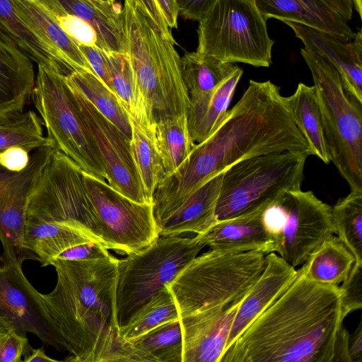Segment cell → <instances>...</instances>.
Segmentation results:
<instances>
[{
  "mask_svg": "<svg viewBox=\"0 0 362 362\" xmlns=\"http://www.w3.org/2000/svg\"><path fill=\"white\" fill-rule=\"evenodd\" d=\"M266 18L298 23L349 40L356 33L348 21L322 0H254Z\"/></svg>",
  "mask_w": 362,
  "mask_h": 362,
  "instance_id": "44dd1931",
  "label": "cell"
},
{
  "mask_svg": "<svg viewBox=\"0 0 362 362\" xmlns=\"http://www.w3.org/2000/svg\"><path fill=\"white\" fill-rule=\"evenodd\" d=\"M243 298L227 308H211L180 318L182 362H220Z\"/></svg>",
  "mask_w": 362,
  "mask_h": 362,
  "instance_id": "9a60e30c",
  "label": "cell"
},
{
  "mask_svg": "<svg viewBox=\"0 0 362 362\" xmlns=\"http://www.w3.org/2000/svg\"><path fill=\"white\" fill-rule=\"evenodd\" d=\"M177 320L180 316L175 301L168 287L164 286L119 327V333L122 338L131 340Z\"/></svg>",
  "mask_w": 362,
  "mask_h": 362,
  "instance_id": "1f68e13d",
  "label": "cell"
},
{
  "mask_svg": "<svg viewBox=\"0 0 362 362\" xmlns=\"http://www.w3.org/2000/svg\"><path fill=\"white\" fill-rule=\"evenodd\" d=\"M50 14L55 18L62 30L78 45L95 46L101 49L97 34L88 23L79 18L63 12Z\"/></svg>",
  "mask_w": 362,
  "mask_h": 362,
  "instance_id": "8d00e7d4",
  "label": "cell"
},
{
  "mask_svg": "<svg viewBox=\"0 0 362 362\" xmlns=\"http://www.w3.org/2000/svg\"><path fill=\"white\" fill-rule=\"evenodd\" d=\"M127 54L148 117L188 115L189 98L175 42L165 37L136 4L124 0Z\"/></svg>",
  "mask_w": 362,
  "mask_h": 362,
  "instance_id": "277c9868",
  "label": "cell"
},
{
  "mask_svg": "<svg viewBox=\"0 0 362 362\" xmlns=\"http://www.w3.org/2000/svg\"><path fill=\"white\" fill-rule=\"evenodd\" d=\"M25 24L47 47L66 74L75 70L94 72L78 45L55 18L35 0H11Z\"/></svg>",
  "mask_w": 362,
  "mask_h": 362,
  "instance_id": "d6986e66",
  "label": "cell"
},
{
  "mask_svg": "<svg viewBox=\"0 0 362 362\" xmlns=\"http://www.w3.org/2000/svg\"><path fill=\"white\" fill-rule=\"evenodd\" d=\"M287 99L294 123L306 140L312 155L329 164L330 160L313 86L299 83L295 92Z\"/></svg>",
  "mask_w": 362,
  "mask_h": 362,
  "instance_id": "4316f807",
  "label": "cell"
},
{
  "mask_svg": "<svg viewBox=\"0 0 362 362\" xmlns=\"http://www.w3.org/2000/svg\"><path fill=\"white\" fill-rule=\"evenodd\" d=\"M289 26L304 48L323 57L339 73L345 88L362 102V37L361 30L349 40L298 23L282 21Z\"/></svg>",
  "mask_w": 362,
  "mask_h": 362,
  "instance_id": "2e32d148",
  "label": "cell"
},
{
  "mask_svg": "<svg viewBox=\"0 0 362 362\" xmlns=\"http://www.w3.org/2000/svg\"><path fill=\"white\" fill-rule=\"evenodd\" d=\"M78 47L94 73L108 88L115 93L107 53L95 46L81 45Z\"/></svg>",
  "mask_w": 362,
  "mask_h": 362,
  "instance_id": "ab89813d",
  "label": "cell"
},
{
  "mask_svg": "<svg viewBox=\"0 0 362 362\" xmlns=\"http://www.w3.org/2000/svg\"><path fill=\"white\" fill-rule=\"evenodd\" d=\"M300 54L313 80L329 160L351 191H362V102L329 62L305 48Z\"/></svg>",
  "mask_w": 362,
  "mask_h": 362,
  "instance_id": "8992f818",
  "label": "cell"
},
{
  "mask_svg": "<svg viewBox=\"0 0 362 362\" xmlns=\"http://www.w3.org/2000/svg\"><path fill=\"white\" fill-rule=\"evenodd\" d=\"M31 348L27 336L10 329L0 337V362H22Z\"/></svg>",
  "mask_w": 362,
  "mask_h": 362,
  "instance_id": "f35d334b",
  "label": "cell"
},
{
  "mask_svg": "<svg viewBox=\"0 0 362 362\" xmlns=\"http://www.w3.org/2000/svg\"><path fill=\"white\" fill-rule=\"evenodd\" d=\"M342 291L298 275L233 341L220 362H334Z\"/></svg>",
  "mask_w": 362,
  "mask_h": 362,
  "instance_id": "6da1fadb",
  "label": "cell"
},
{
  "mask_svg": "<svg viewBox=\"0 0 362 362\" xmlns=\"http://www.w3.org/2000/svg\"><path fill=\"white\" fill-rule=\"evenodd\" d=\"M223 172L206 182L156 225L158 235L177 236L185 232L202 234L211 228L217 221L216 207Z\"/></svg>",
  "mask_w": 362,
  "mask_h": 362,
  "instance_id": "7402d4cb",
  "label": "cell"
},
{
  "mask_svg": "<svg viewBox=\"0 0 362 362\" xmlns=\"http://www.w3.org/2000/svg\"><path fill=\"white\" fill-rule=\"evenodd\" d=\"M353 3V6H354L355 9L358 12L360 17H361V6H362V1L361 0H351Z\"/></svg>",
  "mask_w": 362,
  "mask_h": 362,
  "instance_id": "f5cc1de1",
  "label": "cell"
},
{
  "mask_svg": "<svg viewBox=\"0 0 362 362\" xmlns=\"http://www.w3.org/2000/svg\"><path fill=\"white\" fill-rule=\"evenodd\" d=\"M339 287L342 291L341 317L344 320L350 313L362 308V264L354 263Z\"/></svg>",
  "mask_w": 362,
  "mask_h": 362,
  "instance_id": "74e56055",
  "label": "cell"
},
{
  "mask_svg": "<svg viewBox=\"0 0 362 362\" xmlns=\"http://www.w3.org/2000/svg\"><path fill=\"white\" fill-rule=\"evenodd\" d=\"M154 362H182V338L180 320L163 324L129 340Z\"/></svg>",
  "mask_w": 362,
  "mask_h": 362,
  "instance_id": "d590c367",
  "label": "cell"
},
{
  "mask_svg": "<svg viewBox=\"0 0 362 362\" xmlns=\"http://www.w3.org/2000/svg\"><path fill=\"white\" fill-rule=\"evenodd\" d=\"M132 127L130 149L147 199L152 203L155 189L165 175L154 129L129 117Z\"/></svg>",
  "mask_w": 362,
  "mask_h": 362,
  "instance_id": "f1b7e54d",
  "label": "cell"
},
{
  "mask_svg": "<svg viewBox=\"0 0 362 362\" xmlns=\"http://www.w3.org/2000/svg\"><path fill=\"white\" fill-rule=\"evenodd\" d=\"M197 52L226 63L272 64L274 41L254 0H218L199 21Z\"/></svg>",
  "mask_w": 362,
  "mask_h": 362,
  "instance_id": "ba28073f",
  "label": "cell"
},
{
  "mask_svg": "<svg viewBox=\"0 0 362 362\" xmlns=\"http://www.w3.org/2000/svg\"><path fill=\"white\" fill-rule=\"evenodd\" d=\"M139 6L157 30L176 43L156 0H128Z\"/></svg>",
  "mask_w": 362,
  "mask_h": 362,
  "instance_id": "b9f144b4",
  "label": "cell"
},
{
  "mask_svg": "<svg viewBox=\"0 0 362 362\" xmlns=\"http://www.w3.org/2000/svg\"><path fill=\"white\" fill-rule=\"evenodd\" d=\"M12 329L10 326L0 317V337L4 333Z\"/></svg>",
  "mask_w": 362,
  "mask_h": 362,
  "instance_id": "816d5d0a",
  "label": "cell"
},
{
  "mask_svg": "<svg viewBox=\"0 0 362 362\" xmlns=\"http://www.w3.org/2000/svg\"><path fill=\"white\" fill-rule=\"evenodd\" d=\"M32 92L35 108L55 148L85 173L107 182L99 153L62 71L38 65Z\"/></svg>",
  "mask_w": 362,
  "mask_h": 362,
  "instance_id": "30bf717a",
  "label": "cell"
},
{
  "mask_svg": "<svg viewBox=\"0 0 362 362\" xmlns=\"http://www.w3.org/2000/svg\"><path fill=\"white\" fill-rule=\"evenodd\" d=\"M266 259L261 275L238 308L226 351L256 318L284 293L298 275V270L276 252L267 254Z\"/></svg>",
  "mask_w": 362,
  "mask_h": 362,
  "instance_id": "e0dca14e",
  "label": "cell"
},
{
  "mask_svg": "<svg viewBox=\"0 0 362 362\" xmlns=\"http://www.w3.org/2000/svg\"><path fill=\"white\" fill-rule=\"evenodd\" d=\"M42 124V120L32 110L0 118V154L14 146L29 152L54 146L53 141L43 135Z\"/></svg>",
  "mask_w": 362,
  "mask_h": 362,
  "instance_id": "836d02e7",
  "label": "cell"
},
{
  "mask_svg": "<svg viewBox=\"0 0 362 362\" xmlns=\"http://www.w3.org/2000/svg\"><path fill=\"white\" fill-rule=\"evenodd\" d=\"M102 8L112 12H120L122 7L116 3V0H89Z\"/></svg>",
  "mask_w": 362,
  "mask_h": 362,
  "instance_id": "f907efd6",
  "label": "cell"
},
{
  "mask_svg": "<svg viewBox=\"0 0 362 362\" xmlns=\"http://www.w3.org/2000/svg\"><path fill=\"white\" fill-rule=\"evenodd\" d=\"M335 233L362 264V191H351L332 206Z\"/></svg>",
  "mask_w": 362,
  "mask_h": 362,
  "instance_id": "e575fe53",
  "label": "cell"
},
{
  "mask_svg": "<svg viewBox=\"0 0 362 362\" xmlns=\"http://www.w3.org/2000/svg\"><path fill=\"white\" fill-rule=\"evenodd\" d=\"M50 13L63 12L83 20L95 30L107 54H127L123 8L106 11L89 0H35Z\"/></svg>",
  "mask_w": 362,
  "mask_h": 362,
  "instance_id": "603a6c76",
  "label": "cell"
},
{
  "mask_svg": "<svg viewBox=\"0 0 362 362\" xmlns=\"http://www.w3.org/2000/svg\"><path fill=\"white\" fill-rule=\"evenodd\" d=\"M308 152L284 151L240 160L224 170L216 207L221 221L265 210L300 189Z\"/></svg>",
  "mask_w": 362,
  "mask_h": 362,
  "instance_id": "52a82bcc",
  "label": "cell"
},
{
  "mask_svg": "<svg viewBox=\"0 0 362 362\" xmlns=\"http://www.w3.org/2000/svg\"><path fill=\"white\" fill-rule=\"evenodd\" d=\"M0 33L13 42L37 66L57 69L66 74L47 47L19 17L11 0H0Z\"/></svg>",
  "mask_w": 362,
  "mask_h": 362,
  "instance_id": "4dcf8cb0",
  "label": "cell"
},
{
  "mask_svg": "<svg viewBox=\"0 0 362 362\" xmlns=\"http://www.w3.org/2000/svg\"><path fill=\"white\" fill-rule=\"evenodd\" d=\"M264 210L216 221L195 238L210 249L235 252H260L266 255L278 252L276 240L263 219Z\"/></svg>",
  "mask_w": 362,
  "mask_h": 362,
  "instance_id": "ac0fdd59",
  "label": "cell"
},
{
  "mask_svg": "<svg viewBox=\"0 0 362 362\" xmlns=\"http://www.w3.org/2000/svg\"><path fill=\"white\" fill-rule=\"evenodd\" d=\"M56 149L44 146L35 150L28 165L20 171L0 164V240L3 255L9 262L38 260L25 245V213L29 199Z\"/></svg>",
  "mask_w": 362,
  "mask_h": 362,
  "instance_id": "8fae6325",
  "label": "cell"
},
{
  "mask_svg": "<svg viewBox=\"0 0 362 362\" xmlns=\"http://www.w3.org/2000/svg\"><path fill=\"white\" fill-rule=\"evenodd\" d=\"M0 317L18 333H31L59 351L63 341L39 293L25 277L22 264L8 262L0 270Z\"/></svg>",
  "mask_w": 362,
  "mask_h": 362,
  "instance_id": "5bb4252c",
  "label": "cell"
},
{
  "mask_svg": "<svg viewBox=\"0 0 362 362\" xmlns=\"http://www.w3.org/2000/svg\"><path fill=\"white\" fill-rule=\"evenodd\" d=\"M35 81L32 60L0 33V118L23 112Z\"/></svg>",
  "mask_w": 362,
  "mask_h": 362,
  "instance_id": "ffe728a7",
  "label": "cell"
},
{
  "mask_svg": "<svg viewBox=\"0 0 362 362\" xmlns=\"http://www.w3.org/2000/svg\"><path fill=\"white\" fill-rule=\"evenodd\" d=\"M66 81L131 140L132 127L127 112L117 95L94 72L72 71L66 75Z\"/></svg>",
  "mask_w": 362,
  "mask_h": 362,
  "instance_id": "484cf974",
  "label": "cell"
},
{
  "mask_svg": "<svg viewBox=\"0 0 362 362\" xmlns=\"http://www.w3.org/2000/svg\"><path fill=\"white\" fill-rule=\"evenodd\" d=\"M354 263L351 252L337 236L332 235L308 256L299 271L315 283L339 286Z\"/></svg>",
  "mask_w": 362,
  "mask_h": 362,
  "instance_id": "d4e9b609",
  "label": "cell"
},
{
  "mask_svg": "<svg viewBox=\"0 0 362 362\" xmlns=\"http://www.w3.org/2000/svg\"><path fill=\"white\" fill-rule=\"evenodd\" d=\"M163 237L118 259L116 300L119 327L172 282L204 247L195 237Z\"/></svg>",
  "mask_w": 362,
  "mask_h": 362,
  "instance_id": "9c48e42d",
  "label": "cell"
},
{
  "mask_svg": "<svg viewBox=\"0 0 362 362\" xmlns=\"http://www.w3.org/2000/svg\"><path fill=\"white\" fill-rule=\"evenodd\" d=\"M181 66L190 103L210 94L237 66L195 51L181 57Z\"/></svg>",
  "mask_w": 362,
  "mask_h": 362,
  "instance_id": "83f0119b",
  "label": "cell"
},
{
  "mask_svg": "<svg viewBox=\"0 0 362 362\" xmlns=\"http://www.w3.org/2000/svg\"><path fill=\"white\" fill-rule=\"evenodd\" d=\"M29 153L21 147H11L0 154V164L10 170L20 171L28 165Z\"/></svg>",
  "mask_w": 362,
  "mask_h": 362,
  "instance_id": "ee69618b",
  "label": "cell"
},
{
  "mask_svg": "<svg viewBox=\"0 0 362 362\" xmlns=\"http://www.w3.org/2000/svg\"><path fill=\"white\" fill-rule=\"evenodd\" d=\"M111 255L100 244L91 241L66 250L57 259L69 260H93L106 258Z\"/></svg>",
  "mask_w": 362,
  "mask_h": 362,
  "instance_id": "60d3db41",
  "label": "cell"
},
{
  "mask_svg": "<svg viewBox=\"0 0 362 362\" xmlns=\"http://www.w3.org/2000/svg\"><path fill=\"white\" fill-rule=\"evenodd\" d=\"M332 10L337 13L346 21L353 16V3L351 0H322Z\"/></svg>",
  "mask_w": 362,
  "mask_h": 362,
  "instance_id": "c3c4849f",
  "label": "cell"
},
{
  "mask_svg": "<svg viewBox=\"0 0 362 362\" xmlns=\"http://www.w3.org/2000/svg\"><path fill=\"white\" fill-rule=\"evenodd\" d=\"M349 352L351 362H362V321L349 335Z\"/></svg>",
  "mask_w": 362,
  "mask_h": 362,
  "instance_id": "7dc6e473",
  "label": "cell"
},
{
  "mask_svg": "<svg viewBox=\"0 0 362 362\" xmlns=\"http://www.w3.org/2000/svg\"><path fill=\"white\" fill-rule=\"evenodd\" d=\"M24 362H57L58 360L54 359L47 356L42 348L33 349L24 356L23 359Z\"/></svg>",
  "mask_w": 362,
  "mask_h": 362,
  "instance_id": "681fc988",
  "label": "cell"
},
{
  "mask_svg": "<svg viewBox=\"0 0 362 362\" xmlns=\"http://www.w3.org/2000/svg\"><path fill=\"white\" fill-rule=\"evenodd\" d=\"M70 88L104 165L107 183L134 202L152 204L146 197L132 155L130 140L82 95Z\"/></svg>",
  "mask_w": 362,
  "mask_h": 362,
  "instance_id": "4fadbf2b",
  "label": "cell"
},
{
  "mask_svg": "<svg viewBox=\"0 0 362 362\" xmlns=\"http://www.w3.org/2000/svg\"><path fill=\"white\" fill-rule=\"evenodd\" d=\"M169 28H177L179 7L177 0H156Z\"/></svg>",
  "mask_w": 362,
  "mask_h": 362,
  "instance_id": "bcb514c9",
  "label": "cell"
},
{
  "mask_svg": "<svg viewBox=\"0 0 362 362\" xmlns=\"http://www.w3.org/2000/svg\"><path fill=\"white\" fill-rule=\"evenodd\" d=\"M243 73L237 66L210 94L190 101L188 126L195 144L206 139L222 122Z\"/></svg>",
  "mask_w": 362,
  "mask_h": 362,
  "instance_id": "cb8c5ba5",
  "label": "cell"
},
{
  "mask_svg": "<svg viewBox=\"0 0 362 362\" xmlns=\"http://www.w3.org/2000/svg\"><path fill=\"white\" fill-rule=\"evenodd\" d=\"M118 259H56L57 283L42 300L69 362H114L125 341L117 311Z\"/></svg>",
  "mask_w": 362,
  "mask_h": 362,
  "instance_id": "3957f363",
  "label": "cell"
},
{
  "mask_svg": "<svg viewBox=\"0 0 362 362\" xmlns=\"http://www.w3.org/2000/svg\"><path fill=\"white\" fill-rule=\"evenodd\" d=\"M218 0H177L180 15L184 18L199 21Z\"/></svg>",
  "mask_w": 362,
  "mask_h": 362,
  "instance_id": "7bdbcfd3",
  "label": "cell"
},
{
  "mask_svg": "<svg viewBox=\"0 0 362 362\" xmlns=\"http://www.w3.org/2000/svg\"><path fill=\"white\" fill-rule=\"evenodd\" d=\"M284 151L312 155L287 97L270 81L250 80L218 128L194 145L179 170L184 182L197 188L240 160Z\"/></svg>",
  "mask_w": 362,
  "mask_h": 362,
  "instance_id": "7a4b0ae2",
  "label": "cell"
},
{
  "mask_svg": "<svg viewBox=\"0 0 362 362\" xmlns=\"http://www.w3.org/2000/svg\"><path fill=\"white\" fill-rule=\"evenodd\" d=\"M279 202L285 221L278 255L296 268L335 233L332 206L301 189L287 191Z\"/></svg>",
  "mask_w": 362,
  "mask_h": 362,
  "instance_id": "7c38bea8",
  "label": "cell"
},
{
  "mask_svg": "<svg viewBox=\"0 0 362 362\" xmlns=\"http://www.w3.org/2000/svg\"><path fill=\"white\" fill-rule=\"evenodd\" d=\"M257 251L210 249L194 257L168 286L180 318L216 308H227L243 298L266 265Z\"/></svg>",
  "mask_w": 362,
  "mask_h": 362,
  "instance_id": "5b68a950",
  "label": "cell"
},
{
  "mask_svg": "<svg viewBox=\"0 0 362 362\" xmlns=\"http://www.w3.org/2000/svg\"><path fill=\"white\" fill-rule=\"evenodd\" d=\"M349 335L348 329L342 325L336 341L334 362H351L349 352Z\"/></svg>",
  "mask_w": 362,
  "mask_h": 362,
  "instance_id": "f6af8a7d",
  "label": "cell"
},
{
  "mask_svg": "<svg viewBox=\"0 0 362 362\" xmlns=\"http://www.w3.org/2000/svg\"><path fill=\"white\" fill-rule=\"evenodd\" d=\"M154 136L165 175L173 173L195 145L190 135L187 115L169 116L158 120L154 124Z\"/></svg>",
  "mask_w": 362,
  "mask_h": 362,
  "instance_id": "f546056e",
  "label": "cell"
},
{
  "mask_svg": "<svg viewBox=\"0 0 362 362\" xmlns=\"http://www.w3.org/2000/svg\"><path fill=\"white\" fill-rule=\"evenodd\" d=\"M115 93L129 117L153 129L151 122L128 55L117 52L107 54Z\"/></svg>",
  "mask_w": 362,
  "mask_h": 362,
  "instance_id": "d6a6232c",
  "label": "cell"
},
{
  "mask_svg": "<svg viewBox=\"0 0 362 362\" xmlns=\"http://www.w3.org/2000/svg\"><path fill=\"white\" fill-rule=\"evenodd\" d=\"M4 255L0 256V270L2 269L8 262Z\"/></svg>",
  "mask_w": 362,
  "mask_h": 362,
  "instance_id": "db71d44e",
  "label": "cell"
}]
</instances>
